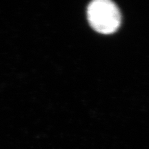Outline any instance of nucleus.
<instances>
[{"label":"nucleus","mask_w":149,"mask_h":149,"mask_svg":"<svg viewBox=\"0 0 149 149\" xmlns=\"http://www.w3.org/2000/svg\"><path fill=\"white\" fill-rule=\"evenodd\" d=\"M89 23L96 31L110 34L117 31L121 23V15L114 3L109 0H95L87 10Z\"/></svg>","instance_id":"1"}]
</instances>
